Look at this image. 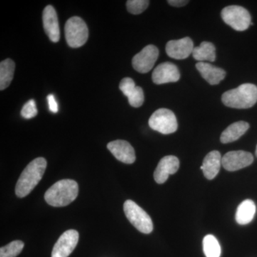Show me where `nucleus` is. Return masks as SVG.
<instances>
[{
	"instance_id": "f257e3e1",
	"label": "nucleus",
	"mask_w": 257,
	"mask_h": 257,
	"mask_svg": "<svg viewBox=\"0 0 257 257\" xmlns=\"http://www.w3.org/2000/svg\"><path fill=\"white\" fill-rule=\"evenodd\" d=\"M47 161L43 157H38L32 161L20 175L15 193L18 197L28 196L41 180L47 168Z\"/></svg>"
},
{
	"instance_id": "f03ea898",
	"label": "nucleus",
	"mask_w": 257,
	"mask_h": 257,
	"mask_svg": "<svg viewBox=\"0 0 257 257\" xmlns=\"http://www.w3.org/2000/svg\"><path fill=\"white\" fill-rule=\"evenodd\" d=\"M78 184L72 179H62L54 184L45 194L47 204L52 207L69 205L78 196Z\"/></svg>"
},
{
	"instance_id": "7ed1b4c3",
	"label": "nucleus",
	"mask_w": 257,
	"mask_h": 257,
	"mask_svg": "<svg viewBox=\"0 0 257 257\" xmlns=\"http://www.w3.org/2000/svg\"><path fill=\"white\" fill-rule=\"evenodd\" d=\"M221 101L225 106L235 109L252 107L257 101V87L249 83L241 84L224 92L221 96Z\"/></svg>"
},
{
	"instance_id": "20e7f679",
	"label": "nucleus",
	"mask_w": 257,
	"mask_h": 257,
	"mask_svg": "<svg viewBox=\"0 0 257 257\" xmlns=\"http://www.w3.org/2000/svg\"><path fill=\"white\" fill-rule=\"evenodd\" d=\"M124 211L128 220L140 232L150 234L153 231L151 217L133 200L128 199L124 202Z\"/></svg>"
},
{
	"instance_id": "39448f33",
	"label": "nucleus",
	"mask_w": 257,
	"mask_h": 257,
	"mask_svg": "<svg viewBox=\"0 0 257 257\" xmlns=\"http://www.w3.org/2000/svg\"><path fill=\"white\" fill-rule=\"evenodd\" d=\"M66 40L69 47L78 48L87 42L89 37L85 22L79 17H72L67 20L64 27Z\"/></svg>"
},
{
	"instance_id": "423d86ee",
	"label": "nucleus",
	"mask_w": 257,
	"mask_h": 257,
	"mask_svg": "<svg viewBox=\"0 0 257 257\" xmlns=\"http://www.w3.org/2000/svg\"><path fill=\"white\" fill-rule=\"evenodd\" d=\"M225 23L236 31H244L251 25V15L248 10L238 5H231L224 8L221 13Z\"/></svg>"
},
{
	"instance_id": "0eeeda50",
	"label": "nucleus",
	"mask_w": 257,
	"mask_h": 257,
	"mask_svg": "<svg viewBox=\"0 0 257 257\" xmlns=\"http://www.w3.org/2000/svg\"><path fill=\"white\" fill-rule=\"evenodd\" d=\"M150 128L163 135L175 133L178 128L177 118L173 111L165 108L157 109L149 119Z\"/></svg>"
},
{
	"instance_id": "6e6552de",
	"label": "nucleus",
	"mask_w": 257,
	"mask_h": 257,
	"mask_svg": "<svg viewBox=\"0 0 257 257\" xmlns=\"http://www.w3.org/2000/svg\"><path fill=\"white\" fill-rule=\"evenodd\" d=\"M158 57V48L155 45H147L133 57V68L140 73H147L153 68Z\"/></svg>"
},
{
	"instance_id": "1a4fd4ad",
	"label": "nucleus",
	"mask_w": 257,
	"mask_h": 257,
	"mask_svg": "<svg viewBox=\"0 0 257 257\" xmlns=\"http://www.w3.org/2000/svg\"><path fill=\"white\" fill-rule=\"evenodd\" d=\"M78 241V231L74 229L64 231L54 246L52 257H68L77 246Z\"/></svg>"
},
{
	"instance_id": "9d476101",
	"label": "nucleus",
	"mask_w": 257,
	"mask_h": 257,
	"mask_svg": "<svg viewBox=\"0 0 257 257\" xmlns=\"http://www.w3.org/2000/svg\"><path fill=\"white\" fill-rule=\"evenodd\" d=\"M253 162V157L250 152L231 151L227 152L222 157L221 163L225 170L235 172L251 165Z\"/></svg>"
},
{
	"instance_id": "9b49d317",
	"label": "nucleus",
	"mask_w": 257,
	"mask_h": 257,
	"mask_svg": "<svg viewBox=\"0 0 257 257\" xmlns=\"http://www.w3.org/2000/svg\"><path fill=\"white\" fill-rule=\"evenodd\" d=\"M194 43L189 37L178 40H171L166 45V52L171 58L175 60L187 59L194 50Z\"/></svg>"
},
{
	"instance_id": "f8f14e48",
	"label": "nucleus",
	"mask_w": 257,
	"mask_h": 257,
	"mask_svg": "<svg viewBox=\"0 0 257 257\" xmlns=\"http://www.w3.org/2000/svg\"><path fill=\"white\" fill-rule=\"evenodd\" d=\"M152 81L155 84L176 82L180 79L178 67L172 62H164L159 64L152 73Z\"/></svg>"
},
{
	"instance_id": "ddd939ff",
	"label": "nucleus",
	"mask_w": 257,
	"mask_h": 257,
	"mask_svg": "<svg viewBox=\"0 0 257 257\" xmlns=\"http://www.w3.org/2000/svg\"><path fill=\"white\" fill-rule=\"evenodd\" d=\"M107 149L116 160L124 164L131 165L136 160L133 146L125 140H115L107 145Z\"/></svg>"
},
{
	"instance_id": "4468645a",
	"label": "nucleus",
	"mask_w": 257,
	"mask_h": 257,
	"mask_svg": "<svg viewBox=\"0 0 257 257\" xmlns=\"http://www.w3.org/2000/svg\"><path fill=\"white\" fill-rule=\"evenodd\" d=\"M179 160L175 156H166L159 162L154 173V178L157 184L165 183L169 176L174 175L179 170Z\"/></svg>"
},
{
	"instance_id": "2eb2a0df",
	"label": "nucleus",
	"mask_w": 257,
	"mask_h": 257,
	"mask_svg": "<svg viewBox=\"0 0 257 257\" xmlns=\"http://www.w3.org/2000/svg\"><path fill=\"white\" fill-rule=\"evenodd\" d=\"M119 89L128 98V103L133 107H140L145 101L143 89L135 84V81L130 77H126L121 81Z\"/></svg>"
},
{
	"instance_id": "dca6fc26",
	"label": "nucleus",
	"mask_w": 257,
	"mask_h": 257,
	"mask_svg": "<svg viewBox=\"0 0 257 257\" xmlns=\"http://www.w3.org/2000/svg\"><path fill=\"white\" fill-rule=\"evenodd\" d=\"M42 20L44 29L51 41L59 42L60 39V30L58 18L55 8L52 5H48L44 9Z\"/></svg>"
},
{
	"instance_id": "f3484780",
	"label": "nucleus",
	"mask_w": 257,
	"mask_h": 257,
	"mask_svg": "<svg viewBox=\"0 0 257 257\" xmlns=\"http://www.w3.org/2000/svg\"><path fill=\"white\" fill-rule=\"evenodd\" d=\"M196 68L203 78L211 85L219 84L226 77V72L219 67H214L207 62H198Z\"/></svg>"
},
{
	"instance_id": "a211bd4d",
	"label": "nucleus",
	"mask_w": 257,
	"mask_h": 257,
	"mask_svg": "<svg viewBox=\"0 0 257 257\" xmlns=\"http://www.w3.org/2000/svg\"><path fill=\"white\" fill-rule=\"evenodd\" d=\"M221 160L222 157L219 152L212 151L208 154L200 167L206 178L209 180L215 178L222 165Z\"/></svg>"
},
{
	"instance_id": "6ab92c4d",
	"label": "nucleus",
	"mask_w": 257,
	"mask_h": 257,
	"mask_svg": "<svg viewBox=\"0 0 257 257\" xmlns=\"http://www.w3.org/2000/svg\"><path fill=\"white\" fill-rule=\"evenodd\" d=\"M248 128H249V124L246 121H240L233 123L221 133V143L228 144L239 140L246 133Z\"/></svg>"
},
{
	"instance_id": "aec40b11",
	"label": "nucleus",
	"mask_w": 257,
	"mask_h": 257,
	"mask_svg": "<svg viewBox=\"0 0 257 257\" xmlns=\"http://www.w3.org/2000/svg\"><path fill=\"white\" fill-rule=\"evenodd\" d=\"M256 204L251 199H246L239 204L236 209V222L240 225L247 224L251 222L256 214Z\"/></svg>"
},
{
	"instance_id": "412c9836",
	"label": "nucleus",
	"mask_w": 257,
	"mask_h": 257,
	"mask_svg": "<svg viewBox=\"0 0 257 257\" xmlns=\"http://www.w3.org/2000/svg\"><path fill=\"white\" fill-rule=\"evenodd\" d=\"M192 55L199 62H214L216 60L215 46L211 42H203L199 47H194Z\"/></svg>"
},
{
	"instance_id": "4be33fe9",
	"label": "nucleus",
	"mask_w": 257,
	"mask_h": 257,
	"mask_svg": "<svg viewBox=\"0 0 257 257\" xmlns=\"http://www.w3.org/2000/svg\"><path fill=\"white\" fill-rule=\"evenodd\" d=\"M15 64L11 59L2 61L0 63V90L9 87L14 77Z\"/></svg>"
},
{
	"instance_id": "5701e85b",
	"label": "nucleus",
	"mask_w": 257,
	"mask_h": 257,
	"mask_svg": "<svg viewBox=\"0 0 257 257\" xmlns=\"http://www.w3.org/2000/svg\"><path fill=\"white\" fill-rule=\"evenodd\" d=\"M203 250L207 257H220L221 246L219 241L213 235H207L203 239Z\"/></svg>"
},
{
	"instance_id": "b1692460",
	"label": "nucleus",
	"mask_w": 257,
	"mask_h": 257,
	"mask_svg": "<svg viewBox=\"0 0 257 257\" xmlns=\"http://www.w3.org/2000/svg\"><path fill=\"white\" fill-rule=\"evenodd\" d=\"M25 243L20 240L12 241L0 248V257H16L23 251Z\"/></svg>"
},
{
	"instance_id": "393cba45",
	"label": "nucleus",
	"mask_w": 257,
	"mask_h": 257,
	"mask_svg": "<svg viewBox=\"0 0 257 257\" xmlns=\"http://www.w3.org/2000/svg\"><path fill=\"white\" fill-rule=\"evenodd\" d=\"M149 4L148 0H128L126 2V8L131 14L139 15L147 10Z\"/></svg>"
},
{
	"instance_id": "a878e982",
	"label": "nucleus",
	"mask_w": 257,
	"mask_h": 257,
	"mask_svg": "<svg viewBox=\"0 0 257 257\" xmlns=\"http://www.w3.org/2000/svg\"><path fill=\"white\" fill-rule=\"evenodd\" d=\"M38 114L36 102L34 99H30L24 105L21 111V115L25 119H32Z\"/></svg>"
},
{
	"instance_id": "bb28decb",
	"label": "nucleus",
	"mask_w": 257,
	"mask_h": 257,
	"mask_svg": "<svg viewBox=\"0 0 257 257\" xmlns=\"http://www.w3.org/2000/svg\"><path fill=\"white\" fill-rule=\"evenodd\" d=\"M47 101H48L49 109L53 113H57L59 110L58 104H57V101L55 96L53 94H49L47 96Z\"/></svg>"
},
{
	"instance_id": "cd10ccee",
	"label": "nucleus",
	"mask_w": 257,
	"mask_h": 257,
	"mask_svg": "<svg viewBox=\"0 0 257 257\" xmlns=\"http://www.w3.org/2000/svg\"><path fill=\"white\" fill-rule=\"evenodd\" d=\"M167 3L172 6L181 8V7L185 6L189 3V1H186V0H169Z\"/></svg>"
},
{
	"instance_id": "c85d7f7f",
	"label": "nucleus",
	"mask_w": 257,
	"mask_h": 257,
	"mask_svg": "<svg viewBox=\"0 0 257 257\" xmlns=\"http://www.w3.org/2000/svg\"><path fill=\"white\" fill-rule=\"evenodd\" d=\"M256 156L257 157V146H256Z\"/></svg>"
}]
</instances>
